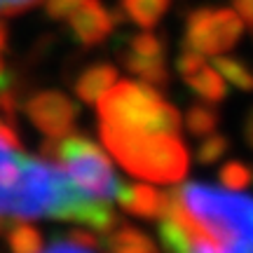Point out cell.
I'll return each mask as SVG.
<instances>
[{
    "label": "cell",
    "mask_w": 253,
    "mask_h": 253,
    "mask_svg": "<svg viewBox=\"0 0 253 253\" xmlns=\"http://www.w3.org/2000/svg\"><path fill=\"white\" fill-rule=\"evenodd\" d=\"M113 235L108 239V249L110 253H157L155 244L134 227L122 225V227H113L110 230Z\"/></svg>",
    "instance_id": "obj_14"
},
{
    "label": "cell",
    "mask_w": 253,
    "mask_h": 253,
    "mask_svg": "<svg viewBox=\"0 0 253 253\" xmlns=\"http://www.w3.org/2000/svg\"><path fill=\"white\" fill-rule=\"evenodd\" d=\"M118 68L110 63H91L78 75V80L73 84V89L78 94V99L84 103H96L103 91H108L118 82Z\"/></svg>",
    "instance_id": "obj_12"
},
{
    "label": "cell",
    "mask_w": 253,
    "mask_h": 253,
    "mask_svg": "<svg viewBox=\"0 0 253 253\" xmlns=\"http://www.w3.org/2000/svg\"><path fill=\"white\" fill-rule=\"evenodd\" d=\"M218 110L211 106H192L185 115V126L192 136H209L218 131Z\"/></svg>",
    "instance_id": "obj_17"
},
{
    "label": "cell",
    "mask_w": 253,
    "mask_h": 253,
    "mask_svg": "<svg viewBox=\"0 0 253 253\" xmlns=\"http://www.w3.org/2000/svg\"><path fill=\"white\" fill-rule=\"evenodd\" d=\"M176 68H178L183 82L207 103H218L227 96V82L204 56L183 49V54L176 61Z\"/></svg>",
    "instance_id": "obj_10"
},
{
    "label": "cell",
    "mask_w": 253,
    "mask_h": 253,
    "mask_svg": "<svg viewBox=\"0 0 253 253\" xmlns=\"http://www.w3.org/2000/svg\"><path fill=\"white\" fill-rule=\"evenodd\" d=\"M9 251L12 253H40L42 251V235L33 225L17 223L7 232Z\"/></svg>",
    "instance_id": "obj_16"
},
{
    "label": "cell",
    "mask_w": 253,
    "mask_h": 253,
    "mask_svg": "<svg viewBox=\"0 0 253 253\" xmlns=\"http://www.w3.org/2000/svg\"><path fill=\"white\" fill-rule=\"evenodd\" d=\"M120 61L131 75L141 78L150 87H167L169 84L167 45L160 36H153V33L126 36L122 47H120Z\"/></svg>",
    "instance_id": "obj_7"
},
{
    "label": "cell",
    "mask_w": 253,
    "mask_h": 253,
    "mask_svg": "<svg viewBox=\"0 0 253 253\" xmlns=\"http://www.w3.org/2000/svg\"><path fill=\"white\" fill-rule=\"evenodd\" d=\"M235 12L239 14L242 24L253 31V0H235Z\"/></svg>",
    "instance_id": "obj_23"
},
{
    "label": "cell",
    "mask_w": 253,
    "mask_h": 253,
    "mask_svg": "<svg viewBox=\"0 0 253 253\" xmlns=\"http://www.w3.org/2000/svg\"><path fill=\"white\" fill-rule=\"evenodd\" d=\"M171 0H120V14L141 28H153L167 14Z\"/></svg>",
    "instance_id": "obj_13"
},
{
    "label": "cell",
    "mask_w": 253,
    "mask_h": 253,
    "mask_svg": "<svg viewBox=\"0 0 253 253\" xmlns=\"http://www.w3.org/2000/svg\"><path fill=\"white\" fill-rule=\"evenodd\" d=\"M5 45H7V28L0 24V54H2V49H5ZM2 61V59H0Z\"/></svg>",
    "instance_id": "obj_25"
},
{
    "label": "cell",
    "mask_w": 253,
    "mask_h": 253,
    "mask_svg": "<svg viewBox=\"0 0 253 253\" xmlns=\"http://www.w3.org/2000/svg\"><path fill=\"white\" fill-rule=\"evenodd\" d=\"M218 181L230 190H244L253 181V169L244 162H225L218 171Z\"/></svg>",
    "instance_id": "obj_19"
},
{
    "label": "cell",
    "mask_w": 253,
    "mask_h": 253,
    "mask_svg": "<svg viewBox=\"0 0 253 253\" xmlns=\"http://www.w3.org/2000/svg\"><path fill=\"white\" fill-rule=\"evenodd\" d=\"M82 2H87V0H45L47 17L54 19V21H61V19H66Z\"/></svg>",
    "instance_id": "obj_20"
},
{
    "label": "cell",
    "mask_w": 253,
    "mask_h": 253,
    "mask_svg": "<svg viewBox=\"0 0 253 253\" xmlns=\"http://www.w3.org/2000/svg\"><path fill=\"white\" fill-rule=\"evenodd\" d=\"M220 78L230 84H235L237 89L242 91H253V71L246 66L242 59H235V56H213V63H211Z\"/></svg>",
    "instance_id": "obj_15"
},
{
    "label": "cell",
    "mask_w": 253,
    "mask_h": 253,
    "mask_svg": "<svg viewBox=\"0 0 253 253\" xmlns=\"http://www.w3.org/2000/svg\"><path fill=\"white\" fill-rule=\"evenodd\" d=\"M101 125L138 134H178L181 113L145 82L118 80L96 99Z\"/></svg>",
    "instance_id": "obj_4"
},
{
    "label": "cell",
    "mask_w": 253,
    "mask_h": 253,
    "mask_svg": "<svg viewBox=\"0 0 253 253\" xmlns=\"http://www.w3.org/2000/svg\"><path fill=\"white\" fill-rule=\"evenodd\" d=\"M244 136H246V143L253 148V108L249 110L246 115V122H244Z\"/></svg>",
    "instance_id": "obj_24"
},
{
    "label": "cell",
    "mask_w": 253,
    "mask_h": 253,
    "mask_svg": "<svg viewBox=\"0 0 253 253\" xmlns=\"http://www.w3.org/2000/svg\"><path fill=\"white\" fill-rule=\"evenodd\" d=\"M40 0H0V17H12V14H21L26 9L36 7Z\"/></svg>",
    "instance_id": "obj_21"
},
{
    "label": "cell",
    "mask_w": 253,
    "mask_h": 253,
    "mask_svg": "<svg viewBox=\"0 0 253 253\" xmlns=\"http://www.w3.org/2000/svg\"><path fill=\"white\" fill-rule=\"evenodd\" d=\"M40 150L47 162L56 164L87 197L108 207L120 199L126 183L120 181L108 155L87 136L71 131L61 138H49Z\"/></svg>",
    "instance_id": "obj_5"
},
{
    "label": "cell",
    "mask_w": 253,
    "mask_h": 253,
    "mask_svg": "<svg viewBox=\"0 0 253 253\" xmlns=\"http://www.w3.org/2000/svg\"><path fill=\"white\" fill-rule=\"evenodd\" d=\"M40 253H91V249L75 244L71 239H66V242H54L49 249H45V251H40Z\"/></svg>",
    "instance_id": "obj_22"
},
{
    "label": "cell",
    "mask_w": 253,
    "mask_h": 253,
    "mask_svg": "<svg viewBox=\"0 0 253 253\" xmlns=\"http://www.w3.org/2000/svg\"><path fill=\"white\" fill-rule=\"evenodd\" d=\"M118 204H122L125 211L138 218H160L167 207V192H160L153 185H143V183L125 185Z\"/></svg>",
    "instance_id": "obj_11"
},
{
    "label": "cell",
    "mask_w": 253,
    "mask_h": 253,
    "mask_svg": "<svg viewBox=\"0 0 253 253\" xmlns=\"http://www.w3.org/2000/svg\"><path fill=\"white\" fill-rule=\"evenodd\" d=\"M103 207L45 157L21 153L14 126L0 118V220L56 218L94 227Z\"/></svg>",
    "instance_id": "obj_2"
},
{
    "label": "cell",
    "mask_w": 253,
    "mask_h": 253,
    "mask_svg": "<svg viewBox=\"0 0 253 253\" xmlns=\"http://www.w3.org/2000/svg\"><path fill=\"white\" fill-rule=\"evenodd\" d=\"M244 24L235 9L197 7L188 12L183 26V49L199 56H220L239 42Z\"/></svg>",
    "instance_id": "obj_6"
},
{
    "label": "cell",
    "mask_w": 253,
    "mask_h": 253,
    "mask_svg": "<svg viewBox=\"0 0 253 253\" xmlns=\"http://www.w3.org/2000/svg\"><path fill=\"white\" fill-rule=\"evenodd\" d=\"M230 150V138L220 131H213L202 138V143L197 145V162L209 167V164H216L223 155Z\"/></svg>",
    "instance_id": "obj_18"
},
{
    "label": "cell",
    "mask_w": 253,
    "mask_h": 253,
    "mask_svg": "<svg viewBox=\"0 0 253 253\" xmlns=\"http://www.w3.org/2000/svg\"><path fill=\"white\" fill-rule=\"evenodd\" d=\"M24 110H26L31 125L38 131H42L47 138H61L75 131L78 106L73 103L71 96H66L61 91H38L26 101Z\"/></svg>",
    "instance_id": "obj_8"
},
{
    "label": "cell",
    "mask_w": 253,
    "mask_h": 253,
    "mask_svg": "<svg viewBox=\"0 0 253 253\" xmlns=\"http://www.w3.org/2000/svg\"><path fill=\"white\" fill-rule=\"evenodd\" d=\"M160 239L169 253H253V197L207 183L169 190Z\"/></svg>",
    "instance_id": "obj_1"
},
{
    "label": "cell",
    "mask_w": 253,
    "mask_h": 253,
    "mask_svg": "<svg viewBox=\"0 0 253 253\" xmlns=\"http://www.w3.org/2000/svg\"><path fill=\"white\" fill-rule=\"evenodd\" d=\"M99 134L103 145L131 176L150 183L173 185L185 178L190 167L188 148L178 134H138L122 131L115 126L101 125Z\"/></svg>",
    "instance_id": "obj_3"
},
{
    "label": "cell",
    "mask_w": 253,
    "mask_h": 253,
    "mask_svg": "<svg viewBox=\"0 0 253 253\" xmlns=\"http://www.w3.org/2000/svg\"><path fill=\"white\" fill-rule=\"evenodd\" d=\"M120 19H122L120 12L108 9L99 0H87L66 17V24H68V31L78 45L96 47L103 40H108Z\"/></svg>",
    "instance_id": "obj_9"
}]
</instances>
